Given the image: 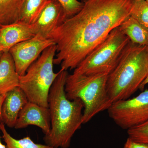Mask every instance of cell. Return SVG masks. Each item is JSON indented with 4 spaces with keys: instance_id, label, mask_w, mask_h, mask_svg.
<instances>
[{
    "instance_id": "cell-1",
    "label": "cell",
    "mask_w": 148,
    "mask_h": 148,
    "mask_svg": "<svg viewBox=\"0 0 148 148\" xmlns=\"http://www.w3.org/2000/svg\"><path fill=\"white\" fill-rule=\"evenodd\" d=\"M49 38L56 47L53 64L75 69L114 29L130 16L132 0H87Z\"/></svg>"
},
{
    "instance_id": "cell-2",
    "label": "cell",
    "mask_w": 148,
    "mask_h": 148,
    "mask_svg": "<svg viewBox=\"0 0 148 148\" xmlns=\"http://www.w3.org/2000/svg\"><path fill=\"white\" fill-rule=\"evenodd\" d=\"M51 88L48 102L51 130L45 135L46 145L53 148H69L72 138L81 127L84 105L79 99L70 100L66 96L65 84L68 73L61 69Z\"/></svg>"
},
{
    "instance_id": "cell-3",
    "label": "cell",
    "mask_w": 148,
    "mask_h": 148,
    "mask_svg": "<svg viewBox=\"0 0 148 148\" xmlns=\"http://www.w3.org/2000/svg\"><path fill=\"white\" fill-rule=\"evenodd\" d=\"M148 76V46L130 41L108 76L107 90L112 103L129 98Z\"/></svg>"
},
{
    "instance_id": "cell-4",
    "label": "cell",
    "mask_w": 148,
    "mask_h": 148,
    "mask_svg": "<svg viewBox=\"0 0 148 148\" xmlns=\"http://www.w3.org/2000/svg\"><path fill=\"white\" fill-rule=\"evenodd\" d=\"M108 74H68L65 90L70 100L79 99L84 105L82 123L85 124L112 105L107 90Z\"/></svg>"
},
{
    "instance_id": "cell-5",
    "label": "cell",
    "mask_w": 148,
    "mask_h": 148,
    "mask_svg": "<svg viewBox=\"0 0 148 148\" xmlns=\"http://www.w3.org/2000/svg\"><path fill=\"white\" fill-rule=\"evenodd\" d=\"M56 51V45L46 49L28 68L25 75L19 76V87L29 102L48 108L49 91L59 73H54L53 69Z\"/></svg>"
},
{
    "instance_id": "cell-6",
    "label": "cell",
    "mask_w": 148,
    "mask_h": 148,
    "mask_svg": "<svg viewBox=\"0 0 148 148\" xmlns=\"http://www.w3.org/2000/svg\"><path fill=\"white\" fill-rule=\"evenodd\" d=\"M130 41L119 27L115 28L74 69L73 73L109 75L116 66Z\"/></svg>"
},
{
    "instance_id": "cell-7",
    "label": "cell",
    "mask_w": 148,
    "mask_h": 148,
    "mask_svg": "<svg viewBox=\"0 0 148 148\" xmlns=\"http://www.w3.org/2000/svg\"><path fill=\"white\" fill-rule=\"evenodd\" d=\"M109 115L123 129L128 130L148 121V89L131 99L116 101L108 110Z\"/></svg>"
},
{
    "instance_id": "cell-8",
    "label": "cell",
    "mask_w": 148,
    "mask_h": 148,
    "mask_svg": "<svg viewBox=\"0 0 148 148\" xmlns=\"http://www.w3.org/2000/svg\"><path fill=\"white\" fill-rule=\"evenodd\" d=\"M54 45L55 43L52 39L37 34L32 38L12 47L9 52L12 56L18 75H25L28 68L44 51Z\"/></svg>"
},
{
    "instance_id": "cell-9",
    "label": "cell",
    "mask_w": 148,
    "mask_h": 148,
    "mask_svg": "<svg viewBox=\"0 0 148 148\" xmlns=\"http://www.w3.org/2000/svg\"><path fill=\"white\" fill-rule=\"evenodd\" d=\"M68 19L61 3L50 0L40 15L32 24L35 34L49 38V35Z\"/></svg>"
},
{
    "instance_id": "cell-10",
    "label": "cell",
    "mask_w": 148,
    "mask_h": 148,
    "mask_svg": "<svg viewBox=\"0 0 148 148\" xmlns=\"http://www.w3.org/2000/svg\"><path fill=\"white\" fill-rule=\"evenodd\" d=\"M30 125L40 127L45 135L49 134L51 118L49 108L29 101L19 112L14 128L23 129Z\"/></svg>"
},
{
    "instance_id": "cell-11",
    "label": "cell",
    "mask_w": 148,
    "mask_h": 148,
    "mask_svg": "<svg viewBox=\"0 0 148 148\" xmlns=\"http://www.w3.org/2000/svg\"><path fill=\"white\" fill-rule=\"evenodd\" d=\"M36 35L32 24L20 20L11 24L1 25L0 47L3 52L9 51L14 45L30 39Z\"/></svg>"
},
{
    "instance_id": "cell-12",
    "label": "cell",
    "mask_w": 148,
    "mask_h": 148,
    "mask_svg": "<svg viewBox=\"0 0 148 148\" xmlns=\"http://www.w3.org/2000/svg\"><path fill=\"white\" fill-rule=\"evenodd\" d=\"M24 91L19 87L5 94L1 110V122L8 127H14L18 114L28 102Z\"/></svg>"
},
{
    "instance_id": "cell-13",
    "label": "cell",
    "mask_w": 148,
    "mask_h": 148,
    "mask_svg": "<svg viewBox=\"0 0 148 148\" xmlns=\"http://www.w3.org/2000/svg\"><path fill=\"white\" fill-rule=\"evenodd\" d=\"M19 75L9 51L3 52L0 57V95H5L19 87Z\"/></svg>"
},
{
    "instance_id": "cell-14",
    "label": "cell",
    "mask_w": 148,
    "mask_h": 148,
    "mask_svg": "<svg viewBox=\"0 0 148 148\" xmlns=\"http://www.w3.org/2000/svg\"><path fill=\"white\" fill-rule=\"evenodd\" d=\"M119 27L133 43L148 46V30L131 16L126 18Z\"/></svg>"
},
{
    "instance_id": "cell-15",
    "label": "cell",
    "mask_w": 148,
    "mask_h": 148,
    "mask_svg": "<svg viewBox=\"0 0 148 148\" xmlns=\"http://www.w3.org/2000/svg\"><path fill=\"white\" fill-rule=\"evenodd\" d=\"M26 0H0V25L20 20L22 7Z\"/></svg>"
},
{
    "instance_id": "cell-16",
    "label": "cell",
    "mask_w": 148,
    "mask_h": 148,
    "mask_svg": "<svg viewBox=\"0 0 148 148\" xmlns=\"http://www.w3.org/2000/svg\"><path fill=\"white\" fill-rule=\"evenodd\" d=\"M50 0H26L21 10L20 21L34 24Z\"/></svg>"
},
{
    "instance_id": "cell-17",
    "label": "cell",
    "mask_w": 148,
    "mask_h": 148,
    "mask_svg": "<svg viewBox=\"0 0 148 148\" xmlns=\"http://www.w3.org/2000/svg\"><path fill=\"white\" fill-rule=\"evenodd\" d=\"M0 130L2 133V138L7 148H53L46 144L35 143L29 136L16 140L8 132L5 124L2 122H0Z\"/></svg>"
},
{
    "instance_id": "cell-18",
    "label": "cell",
    "mask_w": 148,
    "mask_h": 148,
    "mask_svg": "<svg viewBox=\"0 0 148 148\" xmlns=\"http://www.w3.org/2000/svg\"><path fill=\"white\" fill-rule=\"evenodd\" d=\"M130 16L148 30V3L145 0H132Z\"/></svg>"
},
{
    "instance_id": "cell-19",
    "label": "cell",
    "mask_w": 148,
    "mask_h": 148,
    "mask_svg": "<svg viewBox=\"0 0 148 148\" xmlns=\"http://www.w3.org/2000/svg\"><path fill=\"white\" fill-rule=\"evenodd\" d=\"M128 138L140 143L148 144V121L127 130Z\"/></svg>"
},
{
    "instance_id": "cell-20",
    "label": "cell",
    "mask_w": 148,
    "mask_h": 148,
    "mask_svg": "<svg viewBox=\"0 0 148 148\" xmlns=\"http://www.w3.org/2000/svg\"><path fill=\"white\" fill-rule=\"evenodd\" d=\"M64 8L67 18L73 16L83 7L87 0H58Z\"/></svg>"
},
{
    "instance_id": "cell-21",
    "label": "cell",
    "mask_w": 148,
    "mask_h": 148,
    "mask_svg": "<svg viewBox=\"0 0 148 148\" xmlns=\"http://www.w3.org/2000/svg\"><path fill=\"white\" fill-rule=\"evenodd\" d=\"M123 148H148V144L137 142L128 138Z\"/></svg>"
},
{
    "instance_id": "cell-22",
    "label": "cell",
    "mask_w": 148,
    "mask_h": 148,
    "mask_svg": "<svg viewBox=\"0 0 148 148\" xmlns=\"http://www.w3.org/2000/svg\"><path fill=\"white\" fill-rule=\"evenodd\" d=\"M148 84V76L145 79L144 81V82L142 83V84H141V85H140V88H139V89L141 90H142V91H143V90H144V88H145V87Z\"/></svg>"
},
{
    "instance_id": "cell-23",
    "label": "cell",
    "mask_w": 148,
    "mask_h": 148,
    "mask_svg": "<svg viewBox=\"0 0 148 148\" xmlns=\"http://www.w3.org/2000/svg\"><path fill=\"white\" fill-rule=\"evenodd\" d=\"M0 122H1V121H0ZM0 148H7L6 145H5L2 143L1 141V136H0Z\"/></svg>"
},
{
    "instance_id": "cell-24",
    "label": "cell",
    "mask_w": 148,
    "mask_h": 148,
    "mask_svg": "<svg viewBox=\"0 0 148 148\" xmlns=\"http://www.w3.org/2000/svg\"><path fill=\"white\" fill-rule=\"evenodd\" d=\"M2 105L0 104V121H1V108Z\"/></svg>"
},
{
    "instance_id": "cell-25",
    "label": "cell",
    "mask_w": 148,
    "mask_h": 148,
    "mask_svg": "<svg viewBox=\"0 0 148 148\" xmlns=\"http://www.w3.org/2000/svg\"><path fill=\"white\" fill-rule=\"evenodd\" d=\"M3 53V51L1 49L0 47V57H1V56L2 54Z\"/></svg>"
},
{
    "instance_id": "cell-26",
    "label": "cell",
    "mask_w": 148,
    "mask_h": 148,
    "mask_svg": "<svg viewBox=\"0 0 148 148\" xmlns=\"http://www.w3.org/2000/svg\"><path fill=\"white\" fill-rule=\"evenodd\" d=\"M146 1H147V2L148 3V0H145Z\"/></svg>"
},
{
    "instance_id": "cell-27",
    "label": "cell",
    "mask_w": 148,
    "mask_h": 148,
    "mask_svg": "<svg viewBox=\"0 0 148 148\" xmlns=\"http://www.w3.org/2000/svg\"><path fill=\"white\" fill-rule=\"evenodd\" d=\"M0 28H1V25H0Z\"/></svg>"
}]
</instances>
